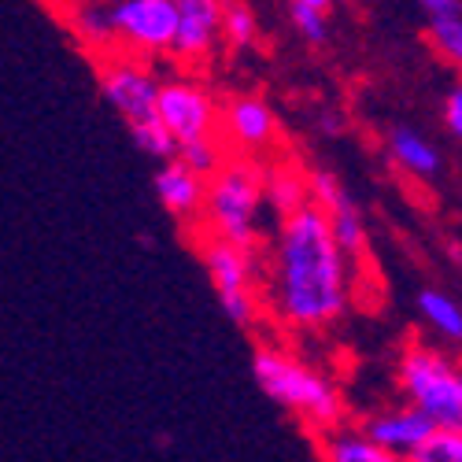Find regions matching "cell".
Returning <instances> with one entry per match:
<instances>
[{"label": "cell", "mask_w": 462, "mask_h": 462, "mask_svg": "<svg viewBox=\"0 0 462 462\" xmlns=\"http://www.w3.org/2000/svg\"><path fill=\"white\" fill-rule=\"evenodd\" d=\"M348 259L333 237V226L319 204H307L282 222L271 300L289 329L315 333L348 311Z\"/></svg>", "instance_id": "1"}, {"label": "cell", "mask_w": 462, "mask_h": 462, "mask_svg": "<svg viewBox=\"0 0 462 462\" xmlns=\"http://www.w3.org/2000/svg\"><path fill=\"white\" fill-rule=\"evenodd\" d=\"M252 374L259 381V389L282 411H289L315 440L344 426L340 421L344 418V400L337 393V384L322 370L307 366L303 359H296L282 348H255Z\"/></svg>", "instance_id": "2"}, {"label": "cell", "mask_w": 462, "mask_h": 462, "mask_svg": "<svg viewBox=\"0 0 462 462\" xmlns=\"http://www.w3.org/2000/svg\"><path fill=\"white\" fill-rule=\"evenodd\" d=\"M396 384L437 430L462 433V366L430 344H411L396 363Z\"/></svg>", "instance_id": "3"}, {"label": "cell", "mask_w": 462, "mask_h": 462, "mask_svg": "<svg viewBox=\"0 0 462 462\" xmlns=\"http://www.w3.org/2000/svg\"><path fill=\"white\" fill-rule=\"evenodd\" d=\"M266 171L234 160L226 163L211 185H208V200H204V215L211 222V234L229 241V245H241V248H255L259 237V204L266 200V189H263Z\"/></svg>", "instance_id": "4"}, {"label": "cell", "mask_w": 462, "mask_h": 462, "mask_svg": "<svg viewBox=\"0 0 462 462\" xmlns=\"http://www.w3.org/2000/svg\"><path fill=\"white\" fill-rule=\"evenodd\" d=\"M115 33L134 49L163 52L178 37V0H115L111 5Z\"/></svg>", "instance_id": "5"}, {"label": "cell", "mask_w": 462, "mask_h": 462, "mask_svg": "<svg viewBox=\"0 0 462 462\" xmlns=\"http://www.w3.org/2000/svg\"><path fill=\"white\" fill-rule=\"evenodd\" d=\"M100 89H104V100L123 111L130 126L134 123H148V119H160V82L152 74L130 60H119V63H107L104 74H100Z\"/></svg>", "instance_id": "6"}, {"label": "cell", "mask_w": 462, "mask_h": 462, "mask_svg": "<svg viewBox=\"0 0 462 462\" xmlns=\"http://www.w3.org/2000/svg\"><path fill=\"white\" fill-rule=\"evenodd\" d=\"M160 119L163 126L185 144V141H200L211 137L215 126V104L211 97L192 86V82H167L160 89Z\"/></svg>", "instance_id": "7"}, {"label": "cell", "mask_w": 462, "mask_h": 462, "mask_svg": "<svg viewBox=\"0 0 462 462\" xmlns=\"http://www.w3.org/2000/svg\"><path fill=\"white\" fill-rule=\"evenodd\" d=\"M359 430H363L377 448L393 451V455H403V458H411L421 444H426V440L437 433L433 421H430L426 414H421L418 407H411V403L370 414Z\"/></svg>", "instance_id": "8"}, {"label": "cell", "mask_w": 462, "mask_h": 462, "mask_svg": "<svg viewBox=\"0 0 462 462\" xmlns=\"http://www.w3.org/2000/svg\"><path fill=\"white\" fill-rule=\"evenodd\" d=\"M226 0H178V37L174 56L181 63H200L222 37Z\"/></svg>", "instance_id": "9"}, {"label": "cell", "mask_w": 462, "mask_h": 462, "mask_svg": "<svg viewBox=\"0 0 462 462\" xmlns=\"http://www.w3.org/2000/svg\"><path fill=\"white\" fill-rule=\"evenodd\" d=\"M200 255H204L208 278H211V285H215L218 296L255 292V255H252V248L229 245V241H222V237L211 234L200 245Z\"/></svg>", "instance_id": "10"}, {"label": "cell", "mask_w": 462, "mask_h": 462, "mask_svg": "<svg viewBox=\"0 0 462 462\" xmlns=\"http://www.w3.org/2000/svg\"><path fill=\"white\" fill-rule=\"evenodd\" d=\"M156 197L160 204L178 215V218H189V215H197L200 204L208 200V185L197 171H189L185 163H163L160 174H156Z\"/></svg>", "instance_id": "11"}, {"label": "cell", "mask_w": 462, "mask_h": 462, "mask_svg": "<svg viewBox=\"0 0 462 462\" xmlns=\"http://www.w3.org/2000/svg\"><path fill=\"white\" fill-rule=\"evenodd\" d=\"M226 134L245 148H263L274 137V111L259 97H237L226 107Z\"/></svg>", "instance_id": "12"}, {"label": "cell", "mask_w": 462, "mask_h": 462, "mask_svg": "<svg viewBox=\"0 0 462 462\" xmlns=\"http://www.w3.org/2000/svg\"><path fill=\"white\" fill-rule=\"evenodd\" d=\"M315 444H319V458L322 462H407L403 455H393V451L377 448L356 426H340V430L319 437Z\"/></svg>", "instance_id": "13"}, {"label": "cell", "mask_w": 462, "mask_h": 462, "mask_svg": "<svg viewBox=\"0 0 462 462\" xmlns=\"http://www.w3.org/2000/svg\"><path fill=\"white\" fill-rule=\"evenodd\" d=\"M263 189H266V204L285 218L311 204V181L300 178L292 167H271L263 178Z\"/></svg>", "instance_id": "14"}, {"label": "cell", "mask_w": 462, "mask_h": 462, "mask_svg": "<svg viewBox=\"0 0 462 462\" xmlns=\"http://www.w3.org/2000/svg\"><path fill=\"white\" fill-rule=\"evenodd\" d=\"M389 148H393L396 163H400L403 171H411V174L430 178V174L440 171V152H437L426 137H421V134H414V130H407V126H396V130H393Z\"/></svg>", "instance_id": "15"}, {"label": "cell", "mask_w": 462, "mask_h": 462, "mask_svg": "<svg viewBox=\"0 0 462 462\" xmlns=\"http://www.w3.org/2000/svg\"><path fill=\"white\" fill-rule=\"evenodd\" d=\"M418 311L426 319V326H433L440 337L448 340H462V307L440 292V289H421L418 292Z\"/></svg>", "instance_id": "16"}, {"label": "cell", "mask_w": 462, "mask_h": 462, "mask_svg": "<svg viewBox=\"0 0 462 462\" xmlns=\"http://www.w3.org/2000/svg\"><path fill=\"white\" fill-rule=\"evenodd\" d=\"M74 33H79V42L89 45V49H107L115 37V23H111V8H100V5H82L70 19Z\"/></svg>", "instance_id": "17"}, {"label": "cell", "mask_w": 462, "mask_h": 462, "mask_svg": "<svg viewBox=\"0 0 462 462\" xmlns=\"http://www.w3.org/2000/svg\"><path fill=\"white\" fill-rule=\"evenodd\" d=\"M130 134H134V144L144 152V156H156V160H167V163H174V160H178L181 141L163 126V119L134 123V126H130Z\"/></svg>", "instance_id": "18"}, {"label": "cell", "mask_w": 462, "mask_h": 462, "mask_svg": "<svg viewBox=\"0 0 462 462\" xmlns=\"http://www.w3.org/2000/svg\"><path fill=\"white\" fill-rule=\"evenodd\" d=\"M255 15L252 8L245 5V0H226V15H222V37H226V45L229 49H248L255 45Z\"/></svg>", "instance_id": "19"}, {"label": "cell", "mask_w": 462, "mask_h": 462, "mask_svg": "<svg viewBox=\"0 0 462 462\" xmlns=\"http://www.w3.org/2000/svg\"><path fill=\"white\" fill-rule=\"evenodd\" d=\"M178 163H185L189 171H197L200 178H211V174H218V171L226 167L211 137H200V141H185V144H181V152H178Z\"/></svg>", "instance_id": "20"}, {"label": "cell", "mask_w": 462, "mask_h": 462, "mask_svg": "<svg viewBox=\"0 0 462 462\" xmlns=\"http://www.w3.org/2000/svg\"><path fill=\"white\" fill-rule=\"evenodd\" d=\"M407 462H462V433L437 430Z\"/></svg>", "instance_id": "21"}, {"label": "cell", "mask_w": 462, "mask_h": 462, "mask_svg": "<svg viewBox=\"0 0 462 462\" xmlns=\"http://www.w3.org/2000/svg\"><path fill=\"white\" fill-rule=\"evenodd\" d=\"M430 42L462 67V15H444V19H430Z\"/></svg>", "instance_id": "22"}, {"label": "cell", "mask_w": 462, "mask_h": 462, "mask_svg": "<svg viewBox=\"0 0 462 462\" xmlns=\"http://www.w3.org/2000/svg\"><path fill=\"white\" fill-rule=\"evenodd\" d=\"M292 26L300 30V37H307L311 45L326 42V12L315 8H292Z\"/></svg>", "instance_id": "23"}, {"label": "cell", "mask_w": 462, "mask_h": 462, "mask_svg": "<svg viewBox=\"0 0 462 462\" xmlns=\"http://www.w3.org/2000/svg\"><path fill=\"white\" fill-rule=\"evenodd\" d=\"M444 119H448L451 134L462 141V89H455V93L444 100Z\"/></svg>", "instance_id": "24"}, {"label": "cell", "mask_w": 462, "mask_h": 462, "mask_svg": "<svg viewBox=\"0 0 462 462\" xmlns=\"http://www.w3.org/2000/svg\"><path fill=\"white\" fill-rule=\"evenodd\" d=\"M433 19H444V15H458V0H418Z\"/></svg>", "instance_id": "25"}, {"label": "cell", "mask_w": 462, "mask_h": 462, "mask_svg": "<svg viewBox=\"0 0 462 462\" xmlns=\"http://www.w3.org/2000/svg\"><path fill=\"white\" fill-rule=\"evenodd\" d=\"M322 130H326V134H340V130H344L340 115H333V111H329V115H322Z\"/></svg>", "instance_id": "26"}, {"label": "cell", "mask_w": 462, "mask_h": 462, "mask_svg": "<svg viewBox=\"0 0 462 462\" xmlns=\"http://www.w3.org/2000/svg\"><path fill=\"white\" fill-rule=\"evenodd\" d=\"M292 8H315V12H326L329 0H292Z\"/></svg>", "instance_id": "27"}]
</instances>
